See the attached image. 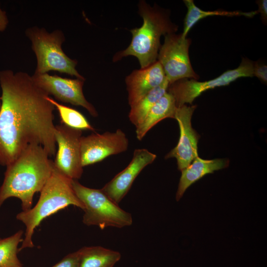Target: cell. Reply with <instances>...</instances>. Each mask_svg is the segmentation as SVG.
Segmentation results:
<instances>
[{
    "mask_svg": "<svg viewBox=\"0 0 267 267\" xmlns=\"http://www.w3.org/2000/svg\"><path fill=\"white\" fill-rule=\"evenodd\" d=\"M0 165L12 163L30 144L40 145L49 156L54 155L55 107L49 95L22 71H0Z\"/></svg>",
    "mask_w": 267,
    "mask_h": 267,
    "instance_id": "1",
    "label": "cell"
},
{
    "mask_svg": "<svg viewBox=\"0 0 267 267\" xmlns=\"http://www.w3.org/2000/svg\"><path fill=\"white\" fill-rule=\"evenodd\" d=\"M41 145H29L12 163L7 165L0 187V207L7 199L19 198L22 211L31 209L33 196L41 192L49 178L53 161Z\"/></svg>",
    "mask_w": 267,
    "mask_h": 267,
    "instance_id": "2",
    "label": "cell"
},
{
    "mask_svg": "<svg viewBox=\"0 0 267 267\" xmlns=\"http://www.w3.org/2000/svg\"><path fill=\"white\" fill-rule=\"evenodd\" d=\"M138 8L143 24L140 27L130 30L132 35L130 44L115 54L113 61L132 55L138 59L140 68H143L157 61L161 37L175 33L178 26L171 22L165 10L151 7L144 1L139 2Z\"/></svg>",
    "mask_w": 267,
    "mask_h": 267,
    "instance_id": "3",
    "label": "cell"
},
{
    "mask_svg": "<svg viewBox=\"0 0 267 267\" xmlns=\"http://www.w3.org/2000/svg\"><path fill=\"white\" fill-rule=\"evenodd\" d=\"M72 180L54 166L49 178L40 192L36 205L17 215L16 219L26 226L25 237L18 251L34 247L32 236L34 230L45 218L69 205L84 210V204L73 188Z\"/></svg>",
    "mask_w": 267,
    "mask_h": 267,
    "instance_id": "4",
    "label": "cell"
},
{
    "mask_svg": "<svg viewBox=\"0 0 267 267\" xmlns=\"http://www.w3.org/2000/svg\"><path fill=\"white\" fill-rule=\"evenodd\" d=\"M25 35L31 42L36 57L35 73L43 74L55 71L85 80L76 69L78 61L68 57L62 49L65 37L61 30L49 33L44 28L35 26L27 28Z\"/></svg>",
    "mask_w": 267,
    "mask_h": 267,
    "instance_id": "5",
    "label": "cell"
},
{
    "mask_svg": "<svg viewBox=\"0 0 267 267\" xmlns=\"http://www.w3.org/2000/svg\"><path fill=\"white\" fill-rule=\"evenodd\" d=\"M73 188L84 205L83 222L103 229L107 227L122 228L133 223L131 214L114 202L101 190L89 188L72 179Z\"/></svg>",
    "mask_w": 267,
    "mask_h": 267,
    "instance_id": "6",
    "label": "cell"
},
{
    "mask_svg": "<svg viewBox=\"0 0 267 267\" xmlns=\"http://www.w3.org/2000/svg\"><path fill=\"white\" fill-rule=\"evenodd\" d=\"M253 62L242 58L237 68L228 70L215 79L204 82L192 79H181L169 84L167 91L173 96L177 107L191 104L196 97L207 90L227 86L240 78L253 77Z\"/></svg>",
    "mask_w": 267,
    "mask_h": 267,
    "instance_id": "7",
    "label": "cell"
},
{
    "mask_svg": "<svg viewBox=\"0 0 267 267\" xmlns=\"http://www.w3.org/2000/svg\"><path fill=\"white\" fill-rule=\"evenodd\" d=\"M160 47L157 61L164 70L169 84L183 79L198 80L199 76L193 70L189 57L191 40L182 34L166 35Z\"/></svg>",
    "mask_w": 267,
    "mask_h": 267,
    "instance_id": "8",
    "label": "cell"
},
{
    "mask_svg": "<svg viewBox=\"0 0 267 267\" xmlns=\"http://www.w3.org/2000/svg\"><path fill=\"white\" fill-rule=\"evenodd\" d=\"M82 131L65 125L55 126L54 137L58 149L54 167L71 179L80 178L83 173L80 140Z\"/></svg>",
    "mask_w": 267,
    "mask_h": 267,
    "instance_id": "9",
    "label": "cell"
},
{
    "mask_svg": "<svg viewBox=\"0 0 267 267\" xmlns=\"http://www.w3.org/2000/svg\"><path fill=\"white\" fill-rule=\"evenodd\" d=\"M32 78L34 83L48 95H52L56 99L64 103L82 106L94 117L98 116L94 107L84 95L83 87L85 80L62 78L48 73H34Z\"/></svg>",
    "mask_w": 267,
    "mask_h": 267,
    "instance_id": "10",
    "label": "cell"
},
{
    "mask_svg": "<svg viewBox=\"0 0 267 267\" xmlns=\"http://www.w3.org/2000/svg\"><path fill=\"white\" fill-rule=\"evenodd\" d=\"M129 140L126 134L118 129L114 132L93 133L82 136L80 140L83 167L100 162L106 158L126 151Z\"/></svg>",
    "mask_w": 267,
    "mask_h": 267,
    "instance_id": "11",
    "label": "cell"
},
{
    "mask_svg": "<svg viewBox=\"0 0 267 267\" xmlns=\"http://www.w3.org/2000/svg\"><path fill=\"white\" fill-rule=\"evenodd\" d=\"M196 105L186 104L178 107L175 118L178 122L180 135L177 146L165 156L166 159L175 158L178 169L181 171L188 166L197 156L199 135L191 126L192 115Z\"/></svg>",
    "mask_w": 267,
    "mask_h": 267,
    "instance_id": "12",
    "label": "cell"
},
{
    "mask_svg": "<svg viewBox=\"0 0 267 267\" xmlns=\"http://www.w3.org/2000/svg\"><path fill=\"white\" fill-rule=\"evenodd\" d=\"M156 155L145 148L134 150L129 165L104 185L101 190L114 202L118 204L130 189L136 178Z\"/></svg>",
    "mask_w": 267,
    "mask_h": 267,
    "instance_id": "13",
    "label": "cell"
},
{
    "mask_svg": "<svg viewBox=\"0 0 267 267\" xmlns=\"http://www.w3.org/2000/svg\"><path fill=\"white\" fill-rule=\"evenodd\" d=\"M165 79L163 68L158 61L145 68L134 70L125 79L130 106L160 85Z\"/></svg>",
    "mask_w": 267,
    "mask_h": 267,
    "instance_id": "14",
    "label": "cell"
},
{
    "mask_svg": "<svg viewBox=\"0 0 267 267\" xmlns=\"http://www.w3.org/2000/svg\"><path fill=\"white\" fill-rule=\"evenodd\" d=\"M229 162L227 159L205 160L196 157L188 166L181 171V175L176 193L177 201L182 197L192 184L207 174L227 167Z\"/></svg>",
    "mask_w": 267,
    "mask_h": 267,
    "instance_id": "15",
    "label": "cell"
},
{
    "mask_svg": "<svg viewBox=\"0 0 267 267\" xmlns=\"http://www.w3.org/2000/svg\"><path fill=\"white\" fill-rule=\"evenodd\" d=\"M177 107L173 96L167 91L135 127L137 139L142 140L147 133L162 120L168 118L174 119Z\"/></svg>",
    "mask_w": 267,
    "mask_h": 267,
    "instance_id": "16",
    "label": "cell"
},
{
    "mask_svg": "<svg viewBox=\"0 0 267 267\" xmlns=\"http://www.w3.org/2000/svg\"><path fill=\"white\" fill-rule=\"evenodd\" d=\"M79 250V267H113L121 258L120 252L100 246L84 247Z\"/></svg>",
    "mask_w": 267,
    "mask_h": 267,
    "instance_id": "17",
    "label": "cell"
},
{
    "mask_svg": "<svg viewBox=\"0 0 267 267\" xmlns=\"http://www.w3.org/2000/svg\"><path fill=\"white\" fill-rule=\"evenodd\" d=\"M183 2L187 8V11L184 20L183 30L181 33L184 38H186L188 32L198 21L209 16H244L251 18L258 13L257 10L247 12L238 10L233 11L222 10L204 11L196 6L192 0H184Z\"/></svg>",
    "mask_w": 267,
    "mask_h": 267,
    "instance_id": "18",
    "label": "cell"
},
{
    "mask_svg": "<svg viewBox=\"0 0 267 267\" xmlns=\"http://www.w3.org/2000/svg\"><path fill=\"white\" fill-rule=\"evenodd\" d=\"M169 82L165 79L159 86L153 89L131 106L128 117L130 122L136 127L144 118L153 105L167 92Z\"/></svg>",
    "mask_w": 267,
    "mask_h": 267,
    "instance_id": "19",
    "label": "cell"
},
{
    "mask_svg": "<svg viewBox=\"0 0 267 267\" xmlns=\"http://www.w3.org/2000/svg\"><path fill=\"white\" fill-rule=\"evenodd\" d=\"M23 234V231L19 230L9 237L0 239V267H23L17 256Z\"/></svg>",
    "mask_w": 267,
    "mask_h": 267,
    "instance_id": "20",
    "label": "cell"
},
{
    "mask_svg": "<svg viewBox=\"0 0 267 267\" xmlns=\"http://www.w3.org/2000/svg\"><path fill=\"white\" fill-rule=\"evenodd\" d=\"M47 99L58 110L62 124L82 131H95L94 128L81 112L74 108L59 103L49 96Z\"/></svg>",
    "mask_w": 267,
    "mask_h": 267,
    "instance_id": "21",
    "label": "cell"
},
{
    "mask_svg": "<svg viewBox=\"0 0 267 267\" xmlns=\"http://www.w3.org/2000/svg\"><path fill=\"white\" fill-rule=\"evenodd\" d=\"M80 259V252L79 250L68 254L51 267H79Z\"/></svg>",
    "mask_w": 267,
    "mask_h": 267,
    "instance_id": "22",
    "label": "cell"
},
{
    "mask_svg": "<svg viewBox=\"0 0 267 267\" xmlns=\"http://www.w3.org/2000/svg\"><path fill=\"white\" fill-rule=\"evenodd\" d=\"M253 76H256L261 81L267 82V66L259 63L258 62H253Z\"/></svg>",
    "mask_w": 267,
    "mask_h": 267,
    "instance_id": "23",
    "label": "cell"
},
{
    "mask_svg": "<svg viewBox=\"0 0 267 267\" xmlns=\"http://www.w3.org/2000/svg\"><path fill=\"white\" fill-rule=\"evenodd\" d=\"M256 3L259 7L257 12L258 13H260L262 22L265 25H266L267 22V0H257Z\"/></svg>",
    "mask_w": 267,
    "mask_h": 267,
    "instance_id": "24",
    "label": "cell"
},
{
    "mask_svg": "<svg viewBox=\"0 0 267 267\" xmlns=\"http://www.w3.org/2000/svg\"><path fill=\"white\" fill-rule=\"evenodd\" d=\"M8 19L6 12L0 6V32L5 31L8 24Z\"/></svg>",
    "mask_w": 267,
    "mask_h": 267,
    "instance_id": "25",
    "label": "cell"
},
{
    "mask_svg": "<svg viewBox=\"0 0 267 267\" xmlns=\"http://www.w3.org/2000/svg\"><path fill=\"white\" fill-rule=\"evenodd\" d=\"M1 98H0V107H1Z\"/></svg>",
    "mask_w": 267,
    "mask_h": 267,
    "instance_id": "26",
    "label": "cell"
}]
</instances>
